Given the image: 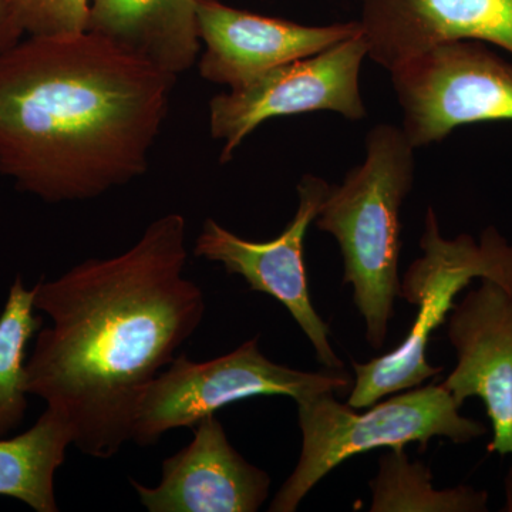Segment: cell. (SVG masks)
<instances>
[{"instance_id": "cell-1", "label": "cell", "mask_w": 512, "mask_h": 512, "mask_svg": "<svg viewBox=\"0 0 512 512\" xmlns=\"http://www.w3.org/2000/svg\"><path fill=\"white\" fill-rule=\"evenodd\" d=\"M187 259V221L171 212L123 254L35 286V308L52 325L37 333L26 387L86 456L109 460L131 441L141 394L200 328L207 306L184 275Z\"/></svg>"}, {"instance_id": "cell-2", "label": "cell", "mask_w": 512, "mask_h": 512, "mask_svg": "<svg viewBox=\"0 0 512 512\" xmlns=\"http://www.w3.org/2000/svg\"><path fill=\"white\" fill-rule=\"evenodd\" d=\"M175 80L87 30L20 40L0 55V174L50 204L136 180Z\"/></svg>"}, {"instance_id": "cell-3", "label": "cell", "mask_w": 512, "mask_h": 512, "mask_svg": "<svg viewBox=\"0 0 512 512\" xmlns=\"http://www.w3.org/2000/svg\"><path fill=\"white\" fill-rule=\"evenodd\" d=\"M414 148L403 128L379 124L367 133L363 163L342 184L329 185L315 222L338 241L343 284L366 322V339L383 348L400 298V210L414 181Z\"/></svg>"}, {"instance_id": "cell-4", "label": "cell", "mask_w": 512, "mask_h": 512, "mask_svg": "<svg viewBox=\"0 0 512 512\" xmlns=\"http://www.w3.org/2000/svg\"><path fill=\"white\" fill-rule=\"evenodd\" d=\"M460 407L441 383L403 390L362 414L348 403L340 404L333 392L301 400V458L279 488L269 511L298 510L303 498L323 477L357 454L382 447L403 450L409 443H417L420 451H426L434 437L463 444L485 436L487 427L461 416Z\"/></svg>"}, {"instance_id": "cell-5", "label": "cell", "mask_w": 512, "mask_h": 512, "mask_svg": "<svg viewBox=\"0 0 512 512\" xmlns=\"http://www.w3.org/2000/svg\"><path fill=\"white\" fill-rule=\"evenodd\" d=\"M424 255L407 268L400 282V298L417 306L416 320L406 339L386 355L367 363L352 362L356 382L348 404L366 409L387 394L421 386L440 375L443 367L427 362L426 350L433 333L456 306V296L474 279H491L512 292V244L494 227L480 241L461 234L441 235L436 212L429 208L420 238Z\"/></svg>"}, {"instance_id": "cell-6", "label": "cell", "mask_w": 512, "mask_h": 512, "mask_svg": "<svg viewBox=\"0 0 512 512\" xmlns=\"http://www.w3.org/2000/svg\"><path fill=\"white\" fill-rule=\"evenodd\" d=\"M259 336L228 355L194 362L175 357L138 400L131 441L157 443L167 431L194 427L222 407L256 396H288L296 400L326 392H345L352 377L345 370L302 372L272 362L259 350Z\"/></svg>"}, {"instance_id": "cell-7", "label": "cell", "mask_w": 512, "mask_h": 512, "mask_svg": "<svg viewBox=\"0 0 512 512\" xmlns=\"http://www.w3.org/2000/svg\"><path fill=\"white\" fill-rule=\"evenodd\" d=\"M414 148L440 143L456 128L512 121V63L478 40H448L390 70Z\"/></svg>"}, {"instance_id": "cell-8", "label": "cell", "mask_w": 512, "mask_h": 512, "mask_svg": "<svg viewBox=\"0 0 512 512\" xmlns=\"http://www.w3.org/2000/svg\"><path fill=\"white\" fill-rule=\"evenodd\" d=\"M367 56L365 37L357 35L215 96L210 103V130L215 140L222 141L221 163H229L245 138L271 119L312 111L365 119L359 76Z\"/></svg>"}, {"instance_id": "cell-9", "label": "cell", "mask_w": 512, "mask_h": 512, "mask_svg": "<svg viewBox=\"0 0 512 512\" xmlns=\"http://www.w3.org/2000/svg\"><path fill=\"white\" fill-rule=\"evenodd\" d=\"M329 185L315 175H303L298 184V211L272 241H247L208 218L195 241L194 255L220 262L227 274L242 276L252 291L281 302L311 340L320 365L342 370L345 365L330 346L329 326L313 308L303 262L306 232L318 217Z\"/></svg>"}, {"instance_id": "cell-10", "label": "cell", "mask_w": 512, "mask_h": 512, "mask_svg": "<svg viewBox=\"0 0 512 512\" xmlns=\"http://www.w3.org/2000/svg\"><path fill=\"white\" fill-rule=\"evenodd\" d=\"M197 25L205 45L198 64L201 77L229 90L254 82L282 64L362 35L359 20L306 26L231 8L220 0H197Z\"/></svg>"}, {"instance_id": "cell-11", "label": "cell", "mask_w": 512, "mask_h": 512, "mask_svg": "<svg viewBox=\"0 0 512 512\" xmlns=\"http://www.w3.org/2000/svg\"><path fill=\"white\" fill-rule=\"evenodd\" d=\"M448 339L457 365L441 384L460 406L483 400L493 427L488 451L512 456V292L481 279L451 311Z\"/></svg>"}, {"instance_id": "cell-12", "label": "cell", "mask_w": 512, "mask_h": 512, "mask_svg": "<svg viewBox=\"0 0 512 512\" xmlns=\"http://www.w3.org/2000/svg\"><path fill=\"white\" fill-rule=\"evenodd\" d=\"M150 512H255L269 495L271 478L229 443L215 414L194 426V439L165 458L157 487L130 480Z\"/></svg>"}, {"instance_id": "cell-13", "label": "cell", "mask_w": 512, "mask_h": 512, "mask_svg": "<svg viewBox=\"0 0 512 512\" xmlns=\"http://www.w3.org/2000/svg\"><path fill=\"white\" fill-rule=\"evenodd\" d=\"M369 57L387 72L448 40H478L512 55V0H359Z\"/></svg>"}, {"instance_id": "cell-14", "label": "cell", "mask_w": 512, "mask_h": 512, "mask_svg": "<svg viewBox=\"0 0 512 512\" xmlns=\"http://www.w3.org/2000/svg\"><path fill=\"white\" fill-rule=\"evenodd\" d=\"M86 30L175 77L200 52L197 0H90Z\"/></svg>"}, {"instance_id": "cell-15", "label": "cell", "mask_w": 512, "mask_h": 512, "mask_svg": "<svg viewBox=\"0 0 512 512\" xmlns=\"http://www.w3.org/2000/svg\"><path fill=\"white\" fill-rule=\"evenodd\" d=\"M73 444L72 431L46 409L35 426L12 439H0V495L37 512H57L55 476Z\"/></svg>"}, {"instance_id": "cell-16", "label": "cell", "mask_w": 512, "mask_h": 512, "mask_svg": "<svg viewBox=\"0 0 512 512\" xmlns=\"http://www.w3.org/2000/svg\"><path fill=\"white\" fill-rule=\"evenodd\" d=\"M431 471L410 461L406 451H387L380 457L379 474L370 481L372 512H484L488 494L468 485L436 490Z\"/></svg>"}, {"instance_id": "cell-17", "label": "cell", "mask_w": 512, "mask_h": 512, "mask_svg": "<svg viewBox=\"0 0 512 512\" xmlns=\"http://www.w3.org/2000/svg\"><path fill=\"white\" fill-rule=\"evenodd\" d=\"M35 293L18 276L0 313V439L20 426L28 409L26 349L43 323L36 315Z\"/></svg>"}, {"instance_id": "cell-18", "label": "cell", "mask_w": 512, "mask_h": 512, "mask_svg": "<svg viewBox=\"0 0 512 512\" xmlns=\"http://www.w3.org/2000/svg\"><path fill=\"white\" fill-rule=\"evenodd\" d=\"M16 13L28 36H59L87 29L90 0H15Z\"/></svg>"}, {"instance_id": "cell-19", "label": "cell", "mask_w": 512, "mask_h": 512, "mask_svg": "<svg viewBox=\"0 0 512 512\" xmlns=\"http://www.w3.org/2000/svg\"><path fill=\"white\" fill-rule=\"evenodd\" d=\"M23 36L15 0H0V55L18 45Z\"/></svg>"}, {"instance_id": "cell-20", "label": "cell", "mask_w": 512, "mask_h": 512, "mask_svg": "<svg viewBox=\"0 0 512 512\" xmlns=\"http://www.w3.org/2000/svg\"><path fill=\"white\" fill-rule=\"evenodd\" d=\"M505 503L501 511L512 512V466L504 478Z\"/></svg>"}]
</instances>
